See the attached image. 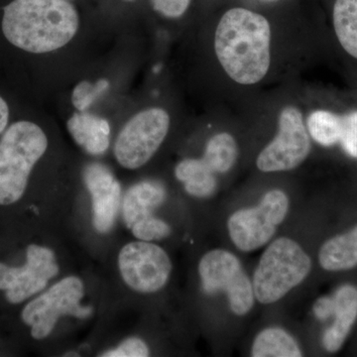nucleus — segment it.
<instances>
[{
  "mask_svg": "<svg viewBox=\"0 0 357 357\" xmlns=\"http://www.w3.org/2000/svg\"><path fill=\"white\" fill-rule=\"evenodd\" d=\"M271 26L261 14L234 7L223 14L215 34V51L227 76L239 84L262 81L271 64Z\"/></svg>",
  "mask_w": 357,
  "mask_h": 357,
  "instance_id": "nucleus-1",
  "label": "nucleus"
},
{
  "mask_svg": "<svg viewBox=\"0 0 357 357\" xmlns=\"http://www.w3.org/2000/svg\"><path fill=\"white\" fill-rule=\"evenodd\" d=\"M79 26V14L68 0H13L3 7L4 36L29 53L63 48L76 36Z\"/></svg>",
  "mask_w": 357,
  "mask_h": 357,
  "instance_id": "nucleus-2",
  "label": "nucleus"
},
{
  "mask_svg": "<svg viewBox=\"0 0 357 357\" xmlns=\"http://www.w3.org/2000/svg\"><path fill=\"white\" fill-rule=\"evenodd\" d=\"M48 148V138L31 121L13 123L0 140V206L20 201L28 178Z\"/></svg>",
  "mask_w": 357,
  "mask_h": 357,
  "instance_id": "nucleus-3",
  "label": "nucleus"
},
{
  "mask_svg": "<svg viewBox=\"0 0 357 357\" xmlns=\"http://www.w3.org/2000/svg\"><path fill=\"white\" fill-rule=\"evenodd\" d=\"M312 269V260L299 244L280 237L263 253L253 276L258 302L273 304L300 285Z\"/></svg>",
  "mask_w": 357,
  "mask_h": 357,
  "instance_id": "nucleus-4",
  "label": "nucleus"
},
{
  "mask_svg": "<svg viewBox=\"0 0 357 357\" xmlns=\"http://www.w3.org/2000/svg\"><path fill=\"white\" fill-rule=\"evenodd\" d=\"M199 274L204 292L225 293L234 314L245 316L251 311L255 299L252 282L236 255L223 249L208 251L199 261Z\"/></svg>",
  "mask_w": 357,
  "mask_h": 357,
  "instance_id": "nucleus-5",
  "label": "nucleus"
},
{
  "mask_svg": "<svg viewBox=\"0 0 357 357\" xmlns=\"http://www.w3.org/2000/svg\"><path fill=\"white\" fill-rule=\"evenodd\" d=\"M83 281L76 276L66 277L52 286L43 295L32 300L21 312V318L31 328L35 340H43L53 332L60 317L69 314L86 319L91 314V307H83Z\"/></svg>",
  "mask_w": 357,
  "mask_h": 357,
  "instance_id": "nucleus-6",
  "label": "nucleus"
},
{
  "mask_svg": "<svg viewBox=\"0 0 357 357\" xmlns=\"http://www.w3.org/2000/svg\"><path fill=\"white\" fill-rule=\"evenodd\" d=\"M289 199L281 190L265 194L258 206L232 213L227 222L229 236L239 250L250 252L262 248L273 237L287 217Z\"/></svg>",
  "mask_w": 357,
  "mask_h": 357,
  "instance_id": "nucleus-7",
  "label": "nucleus"
},
{
  "mask_svg": "<svg viewBox=\"0 0 357 357\" xmlns=\"http://www.w3.org/2000/svg\"><path fill=\"white\" fill-rule=\"evenodd\" d=\"M170 116L165 109L152 107L138 112L121 129L114 144V156L124 168L135 170L154 156L165 140Z\"/></svg>",
  "mask_w": 357,
  "mask_h": 357,
  "instance_id": "nucleus-8",
  "label": "nucleus"
},
{
  "mask_svg": "<svg viewBox=\"0 0 357 357\" xmlns=\"http://www.w3.org/2000/svg\"><path fill=\"white\" fill-rule=\"evenodd\" d=\"M311 147L302 112L288 105L279 114L277 135L258 155L256 165L264 173L293 170L307 159Z\"/></svg>",
  "mask_w": 357,
  "mask_h": 357,
  "instance_id": "nucleus-9",
  "label": "nucleus"
},
{
  "mask_svg": "<svg viewBox=\"0 0 357 357\" xmlns=\"http://www.w3.org/2000/svg\"><path fill=\"white\" fill-rule=\"evenodd\" d=\"M119 268L126 285L136 292L161 290L172 272V262L163 248L151 241L126 244L119 255Z\"/></svg>",
  "mask_w": 357,
  "mask_h": 357,
  "instance_id": "nucleus-10",
  "label": "nucleus"
},
{
  "mask_svg": "<svg viewBox=\"0 0 357 357\" xmlns=\"http://www.w3.org/2000/svg\"><path fill=\"white\" fill-rule=\"evenodd\" d=\"M24 266L11 267L0 263V290L6 291L10 304H20L46 288L57 276L59 265L50 248L31 244L26 251Z\"/></svg>",
  "mask_w": 357,
  "mask_h": 357,
  "instance_id": "nucleus-11",
  "label": "nucleus"
},
{
  "mask_svg": "<svg viewBox=\"0 0 357 357\" xmlns=\"http://www.w3.org/2000/svg\"><path fill=\"white\" fill-rule=\"evenodd\" d=\"M84 180L93 199V222L100 234H107L114 227L121 204V187L107 166L89 164Z\"/></svg>",
  "mask_w": 357,
  "mask_h": 357,
  "instance_id": "nucleus-12",
  "label": "nucleus"
},
{
  "mask_svg": "<svg viewBox=\"0 0 357 357\" xmlns=\"http://www.w3.org/2000/svg\"><path fill=\"white\" fill-rule=\"evenodd\" d=\"M335 316L333 324L324 333L323 344L326 351L337 352L342 349L357 319V288L344 285L337 289L333 297Z\"/></svg>",
  "mask_w": 357,
  "mask_h": 357,
  "instance_id": "nucleus-13",
  "label": "nucleus"
},
{
  "mask_svg": "<svg viewBox=\"0 0 357 357\" xmlns=\"http://www.w3.org/2000/svg\"><path fill=\"white\" fill-rule=\"evenodd\" d=\"M166 190L155 181H143L126 192L122 206L123 220L129 229L135 223L154 217L153 211L164 203Z\"/></svg>",
  "mask_w": 357,
  "mask_h": 357,
  "instance_id": "nucleus-14",
  "label": "nucleus"
},
{
  "mask_svg": "<svg viewBox=\"0 0 357 357\" xmlns=\"http://www.w3.org/2000/svg\"><path fill=\"white\" fill-rule=\"evenodd\" d=\"M68 130L74 140L89 154H105L109 147V122L96 115L79 112L68 121Z\"/></svg>",
  "mask_w": 357,
  "mask_h": 357,
  "instance_id": "nucleus-15",
  "label": "nucleus"
},
{
  "mask_svg": "<svg viewBox=\"0 0 357 357\" xmlns=\"http://www.w3.org/2000/svg\"><path fill=\"white\" fill-rule=\"evenodd\" d=\"M319 261L326 271H345L357 266V225L349 231L333 236L321 245Z\"/></svg>",
  "mask_w": 357,
  "mask_h": 357,
  "instance_id": "nucleus-16",
  "label": "nucleus"
},
{
  "mask_svg": "<svg viewBox=\"0 0 357 357\" xmlns=\"http://www.w3.org/2000/svg\"><path fill=\"white\" fill-rule=\"evenodd\" d=\"M217 174L204 159H185L176 166L175 176L185 185L188 194L197 198H208L217 191Z\"/></svg>",
  "mask_w": 357,
  "mask_h": 357,
  "instance_id": "nucleus-17",
  "label": "nucleus"
},
{
  "mask_svg": "<svg viewBox=\"0 0 357 357\" xmlns=\"http://www.w3.org/2000/svg\"><path fill=\"white\" fill-rule=\"evenodd\" d=\"M332 16L338 44L357 61V0H335Z\"/></svg>",
  "mask_w": 357,
  "mask_h": 357,
  "instance_id": "nucleus-18",
  "label": "nucleus"
},
{
  "mask_svg": "<svg viewBox=\"0 0 357 357\" xmlns=\"http://www.w3.org/2000/svg\"><path fill=\"white\" fill-rule=\"evenodd\" d=\"M299 344L292 335L280 328H268L258 333L253 342V357H301Z\"/></svg>",
  "mask_w": 357,
  "mask_h": 357,
  "instance_id": "nucleus-19",
  "label": "nucleus"
},
{
  "mask_svg": "<svg viewBox=\"0 0 357 357\" xmlns=\"http://www.w3.org/2000/svg\"><path fill=\"white\" fill-rule=\"evenodd\" d=\"M238 157V147L231 134L222 132L206 143L204 161L215 174H225L231 170Z\"/></svg>",
  "mask_w": 357,
  "mask_h": 357,
  "instance_id": "nucleus-20",
  "label": "nucleus"
},
{
  "mask_svg": "<svg viewBox=\"0 0 357 357\" xmlns=\"http://www.w3.org/2000/svg\"><path fill=\"white\" fill-rule=\"evenodd\" d=\"M307 129L312 139L321 146H333L342 137V115L330 110H314L307 117Z\"/></svg>",
  "mask_w": 357,
  "mask_h": 357,
  "instance_id": "nucleus-21",
  "label": "nucleus"
},
{
  "mask_svg": "<svg viewBox=\"0 0 357 357\" xmlns=\"http://www.w3.org/2000/svg\"><path fill=\"white\" fill-rule=\"evenodd\" d=\"M109 81L105 79H100L96 84L88 81L81 82L73 91V105L79 112H86L98 100V96H102L109 89Z\"/></svg>",
  "mask_w": 357,
  "mask_h": 357,
  "instance_id": "nucleus-22",
  "label": "nucleus"
},
{
  "mask_svg": "<svg viewBox=\"0 0 357 357\" xmlns=\"http://www.w3.org/2000/svg\"><path fill=\"white\" fill-rule=\"evenodd\" d=\"M130 229L136 238L143 241H161L171 234L168 223L155 217L135 223Z\"/></svg>",
  "mask_w": 357,
  "mask_h": 357,
  "instance_id": "nucleus-23",
  "label": "nucleus"
},
{
  "mask_svg": "<svg viewBox=\"0 0 357 357\" xmlns=\"http://www.w3.org/2000/svg\"><path fill=\"white\" fill-rule=\"evenodd\" d=\"M340 143L345 153L352 158H357V109L342 114Z\"/></svg>",
  "mask_w": 357,
  "mask_h": 357,
  "instance_id": "nucleus-24",
  "label": "nucleus"
},
{
  "mask_svg": "<svg viewBox=\"0 0 357 357\" xmlns=\"http://www.w3.org/2000/svg\"><path fill=\"white\" fill-rule=\"evenodd\" d=\"M149 349L142 340L130 337L124 340L116 349L103 352V357H146L149 356Z\"/></svg>",
  "mask_w": 357,
  "mask_h": 357,
  "instance_id": "nucleus-25",
  "label": "nucleus"
},
{
  "mask_svg": "<svg viewBox=\"0 0 357 357\" xmlns=\"http://www.w3.org/2000/svg\"><path fill=\"white\" fill-rule=\"evenodd\" d=\"M154 10L170 20L182 17L189 8L191 0H151Z\"/></svg>",
  "mask_w": 357,
  "mask_h": 357,
  "instance_id": "nucleus-26",
  "label": "nucleus"
},
{
  "mask_svg": "<svg viewBox=\"0 0 357 357\" xmlns=\"http://www.w3.org/2000/svg\"><path fill=\"white\" fill-rule=\"evenodd\" d=\"M333 297L323 298L317 302L314 306V312L319 319H325L330 318L333 314Z\"/></svg>",
  "mask_w": 357,
  "mask_h": 357,
  "instance_id": "nucleus-27",
  "label": "nucleus"
},
{
  "mask_svg": "<svg viewBox=\"0 0 357 357\" xmlns=\"http://www.w3.org/2000/svg\"><path fill=\"white\" fill-rule=\"evenodd\" d=\"M9 121V107L6 100L0 96V133L6 129Z\"/></svg>",
  "mask_w": 357,
  "mask_h": 357,
  "instance_id": "nucleus-28",
  "label": "nucleus"
},
{
  "mask_svg": "<svg viewBox=\"0 0 357 357\" xmlns=\"http://www.w3.org/2000/svg\"><path fill=\"white\" fill-rule=\"evenodd\" d=\"M126 1L131 2V1H134V0H126Z\"/></svg>",
  "mask_w": 357,
  "mask_h": 357,
  "instance_id": "nucleus-29",
  "label": "nucleus"
}]
</instances>
